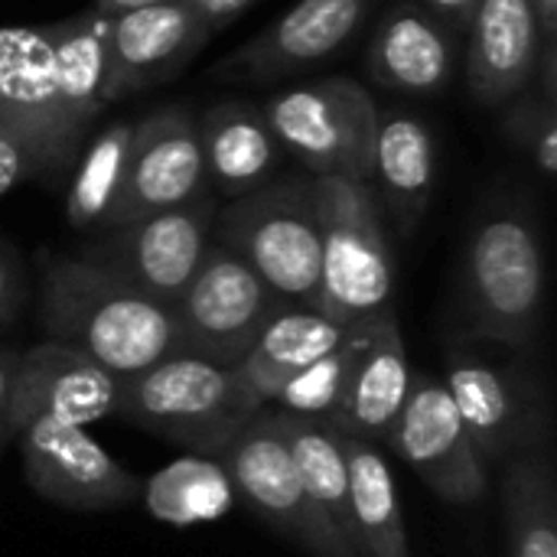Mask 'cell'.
I'll return each mask as SVG.
<instances>
[{"instance_id": "1", "label": "cell", "mask_w": 557, "mask_h": 557, "mask_svg": "<svg viewBox=\"0 0 557 557\" xmlns=\"http://www.w3.org/2000/svg\"><path fill=\"white\" fill-rule=\"evenodd\" d=\"M42 339L127 379L180 349L173 310L88 255H46L39 271Z\"/></svg>"}, {"instance_id": "2", "label": "cell", "mask_w": 557, "mask_h": 557, "mask_svg": "<svg viewBox=\"0 0 557 557\" xmlns=\"http://www.w3.org/2000/svg\"><path fill=\"white\" fill-rule=\"evenodd\" d=\"M467 339L532 352L545 330V242L532 202L490 196L470 222L460 264Z\"/></svg>"}, {"instance_id": "3", "label": "cell", "mask_w": 557, "mask_h": 557, "mask_svg": "<svg viewBox=\"0 0 557 557\" xmlns=\"http://www.w3.org/2000/svg\"><path fill=\"white\" fill-rule=\"evenodd\" d=\"M258 411L228 366L173 352L121 379L114 418L180 450L215 457Z\"/></svg>"}, {"instance_id": "4", "label": "cell", "mask_w": 557, "mask_h": 557, "mask_svg": "<svg viewBox=\"0 0 557 557\" xmlns=\"http://www.w3.org/2000/svg\"><path fill=\"white\" fill-rule=\"evenodd\" d=\"M320 215L317 310L343 326H366L395 313V261L382 206L369 183L313 176Z\"/></svg>"}, {"instance_id": "5", "label": "cell", "mask_w": 557, "mask_h": 557, "mask_svg": "<svg viewBox=\"0 0 557 557\" xmlns=\"http://www.w3.org/2000/svg\"><path fill=\"white\" fill-rule=\"evenodd\" d=\"M212 238L235 251L290 307L320 300V215L313 176H274L228 199L215 215Z\"/></svg>"}, {"instance_id": "6", "label": "cell", "mask_w": 557, "mask_h": 557, "mask_svg": "<svg viewBox=\"0 0 557 557\" xmlns=\"http://www.w3.org/2000/svg\"><path fill=\"white\" fill-rule=\"evenodd\" d=\"M486 346L476 339L450 343L444 349L441 382L486 467H503L525 450L552 447V421L535 372L519 359H496V346Z\"/></svg>"}, {"instance_id": "7", "label": "cell", "mask_w": 557, "mask_h": 557, "mask_svg": "<svg viewBox=\"0 0 557 557\" xmlns=\"http://www.w3.org/2000/svg\"><path fill=\"white\" fill-rule=\"evenodd\" d=\"M264 117L284 147L310 176H346L369 183L379 104L346 75L297 82L264 101Z\"/></svg>"}, {"instance_id": "8", "label": "cell", "mask_w": 557, "mask_h": 557, "mask_svg": "<svg viewBox=\"0 0 557 557\" xmlns=\"http://www.w3.org/2000/svg\"><path fill=\"white\" fill-rule=\"evenodd\" d=\"M281 307L287 304L235 251L212 238L202 264L173 304L176 352L235 369Z\"/></svg>"}, {"instance_id": "9", "label": "cell", "mask_w": 557, "mask_h": 557, "mask_svg": "<svg viewBox=\"0 0 557 557\" xmlns=\"http://www.w3.org/2000/svg\"><path fill=\"white\" fill-rule=\"evenodd\" d=\"M212 460L222 467L228 486L251 506V512L284 539L300 545L307 555L356 557L326 532V525L313 512L271 408H258Z\"/></svg>"}, {"instance_id": "10", "label": "cell", "mask_w": 557, "mask_h": 557, "mask_svg": "<svg viewBox=\"0 0 557 557\" xmlns=\"http://www.w3.org/2000/svg\"><path fill=\"white\" fill-rule=\"evenodd\" d=\"M382 444L447 506H480L490 493V467L434 372L414 369L411 392Z\"/></svg>"}, {"instance_id": "11", "label": "cell", "mask_w": 557, "mask_h": 557, "mask_svg": "<svg viewBox=\"0 0 557 557\" xmlns=\"http://www.w3.org/2000/svg\"><path fill=\"white\" fill-rule=\"evenodd\" d=\"M215 215L219 202L206 193L193 202L104 228V235L82 248V255L101 261L117 277L173 310L212 245Z\"/></svg>"}, {"instance_id": "12", "label": "cell", "mask_w": 557, "mask_h": 557, "mask_svg": "<svg viewBox=\"0 0 557 557\" xmlns=\"http://www.w3.org/2000/svg\"><path fill=\"white\" fill-rule=\"evenodd\" d=\"M26 486L72 512L127 509L144 496V483L114 460L88 428L65 421H26L16 437Z\"/></svg>"}, {"instance_id": "13", "label": "cell", "mask_w": 557, "mask_h": 557, "mask_svg": "<svg viewBox=\"0 0 557 557\" xmlns=\"http://www.w3.org/2000/svg\"><path fill=\"white\" fill-rule=\"evenodd\" d=\"M209 193L196 114L186 104H166L134 124L124 186L104 222L117 228L144 215L193 202Z\"/></svg>"}, {"instance_id": "14", "label": "cell", "mask_w": 557, "mask_h": 557, "mask_svg": "<svg viewBox=\"0 0 557 557\" xmlns=\"http://www.w3.org/2000/svg\"><path fill=\"white\" fill-rule=\"evenodd\" d=\"M0 131L29 150L39 180L62 176L78 157L59 121L42 26H0Z\"/></svg>"}, {"instance_id": "15", "label": "cell", "mask_w": 557, "mask_h": 557, "mask_svg": "<svg viewBox=\"0 0 557 557\" xmlns=\"http://www.w3.org/2000/svg\"><path fill=\"white\" fill-rule=\"evenodd\" d=\"M212 29L186 0H163L108 16L104 104L176 78L209 42Z\"/></svg>"}, {"instance_id": "16", "label": "cell", "mask_w": 557, "mask_h": 557, "mask_svg": "<svg viewBox=\"0 0 557 557\" xmlns=\"http://www.w3.org/2000/svg\"><path fill=\"white\" fill-rule=\"evenodd\" d=\"M375 0H300L271 26L228 52L215 75L242 82H274L304 75L333 59L369 20Z\"/></svg>"}, {"instance_id": "17", "label": "cell", "mask_w": 557, "mask_h": 557, "mask_svg": "<svg viewBox=\"0 0 557 557\" xmlns=\"http://www.w3.org/2000/svg\"><path fill=\"white\" fill-rule=\"evenodd\" d=\"M117 392V375L75 349L42 339L23 349L7 434L13 441L26 421H65L88 428L101 418H114Z\"/></svg>"}, {"instance_id": "18", "label": "cell", "mask_w": 557, "mask_h": 557, "mask_svg": "<svg viewBox=\"0 0 557 557\" xmlns=\"http://www.w3.org/2000/svg\"><path fill=\"white\" fill-rule=\"evenodd\" d=\"M463 52V33L418 0L392 3L366 46L369 75L398 95L428 98L450 85Z\"/></svg>"}, {"instance_id": "19", "label": "cell", "mask_w": 557, "mask_h": 557, "mask_svg": "<svg viewBox=\"0 0 557 557\" xmlns=\"http://www.w3.org/2000/svg\"><path fill=\"white\" fill-rule=\"evenodd\" d=\"M542 46L529 0H480L463 29L470 98L483 108L519 98L535 82Z\"/></svg>"}, {"instance_id": "20", "label": "cell", "mask_w": 557, "mask_h": 557, "mask_svg": "<svg viewBox=\"0 0 557 557\" xmlns=\"http://www.w3.org/2000/svg\"><path fill=\"white\" fill-rule=\"evenodd\" d=\"M411 379H414V366L408 359L398 317L395 313L379 317L362 333L339 408L330 424L346 437L382 447L388 428L395 424L411 392Z\"/></svg>"}, {"instance_id": "21", "label": "cell", "mask_w": 557, "mask_h": 557, "mask_svg": "<svg viewBox=\"0 0 557 557\" xmlns=\"http://www.w3.org/2000/svg\"><path fill=\"white\" fill-rule=\"evenodd\" d=\"M369 186L401 235H414L437 186V140L424 117L405 108L379 111Z\"/></svg>"}, {"instance_id": "22", "label": "cell", "mask_w": 557, "mask_h": 557, "mask_svg": "<svg viewBox=\"0 0 557 557\" xmlns=\"http://www.w3.org/2000/svg\"><path fill=\"white\" fill-rule=\"evenodd\" d=\"M196 127L202 144L206 183L222 199H238L271 183L287 157L264 111L238 98L209 104L196 117Z\"/></svg>"}, {"instance_id": "23", "label": "cell", "mask_w": 557, "mask_h": 557, "mask_svg": "<svg viewBox=\"0 0 557 557\" xmlns=\"http://www.w3.org/2000/svg\"><path fill=\"white\" fill-rule=\"evenodd\" d=\"M52 62V88L62 131L75 150L85 147L88 127L108 108L104 104V69H108V16L91 7L42 23Z\"/></svg>"}, {"instance_id": "24", "label": "cell", "mask_w": 557, "mask_h": 557, "mask_svg": "<svg viewBox=\"0 0 557 557\" xmlns=\"http://www.w3.org/2000/svg\"><path fill=\"white\" fill-rule=\"evenodd\" d=\"M352 326L336 323L317 307H281L261 330L251 352L235 366L245 392L258 408H268L277 392L310 369L317 359L333 352Z\"/></svg>"}, {"instance_id": "25", "label": "cell", "mask_w": 557, "mask_h": 557, "mask_svg": "<svg viewBox=\"0 0 557 557\" xmlns=\"http://www.w3.org/2000/svg\"><path fill=\"white\" fill-rule=\"evenodd\" d=\"M346 467L349 539L356 557H411L398 483L379 444L346 437Z\"/></svg>"}, {"instance_id": "26", "label": "cell", "mask_w": 557, "mask_h": 557, "mask_svg": "<svg viewBox=\"0 0 557 557\" xmlns=\"http://www.w3.org/2000/svg\"><path fill=\"white\" fill-rule=\"evenodd\" d=\"M274 421L290 447L300 486L326 525V532L352 552L349 539V467H346V437L330 421L294 418L274 411ZM356 555V552H352Z\"/></svg>"}, {"instance_id": "27", "label": "cell", "mask_w": 557, "mask_h": 557, "mask_svg": "<svg viewBox=\"0 0 557 557\" xmlns=\"http://www.w3.org/2000/svg\"><path fill=\"white\" fill-rule=\"evenodd\" d=\"M503 525L512 557H557V496L552 447L503 463Z\"/></svg>"}, {"instance_id": "28", "label": "cell", "mask_w": 557, "mask_h": 557, "mask_svg": "<svg viewBox=\"0 0 557 557\" xmlns=\"http://www.w3.org/2000/svg\"><path fill=\"white\" fill-rule=\"evenodd\" d=\"M134 121H114L101 127L72 163V180L65 189V222L75 232L104 228L127 173Z\"/></svg>"}, {"instance_id": "29", "label": "cell", "mask_w": 557, "mask_h": 557, "mask_svg": "<svg viewBox=\"0 0 557 557\" xmlns=\"http://www.w3.org/2000/svg\"><path fill=\"white\" fill-rule=\"evenodd\" d=\"M366 326H352L346 333V339L333 352H326L310 369H304L297 379H290L268 408L284 411V414H294V418L333 421V414L339 408V398H343V388H346V379H349V369H352V359L359 352V343H362Z\"/></svg>"}, {"instance_id": "30", "label": "cell", "mask_w": 557, "mask_h": 557, "mask_svg": "<svg viewBox=\"0 0 557 557\" xmlns=\"http://www.w3.org/2000/svg\"><path fill=\"white\" fill-rule=\"evenodd\" d=\"M228 490L232 486H228L222 467L212 470V467H199V463H183V467H173L157 476V483L150 490V503L160 519L189 522L193 512H196V519L222 512L228 503Z\"/></svg>"}, {"instance_id": "31", "label": "cell", "mask_w": 557, "mask_h": 557, "mask_svg": "<svg viewBox=\"0 0 557 557\" xmlns=\"http://www.w3.org/2000/svg\"><path fill=\"white\" fill-rule=\"evenodd\" d=\"M506 134L516 147H522L532 160V166L555 180L557 173V101L539 95H519L506 104Z\"/></svg>"}, {"instance_id": "32", "label": "cell", "mask_w": 557, "mask_h": 557, "mask_svg": "<svg viewBox=\"0 0 557 557\" xmlns=\"http://www.w3.org/2000/svg\"><path fill=\"white\" fill-rule=\"evenodd\" d=\"M26 300V271L13 245L0 238V330L10 326Z\"/></svg>"}, {"instance_id": "33", "label": "cell", "mask_w": 557, "mask_h": 557, "mask_svg": "<svg viewBox=\"0 0 557 557\" xmlns=\"http://www.w3.org/2000/svg\"><path fill=\"white\" fill-rule=\"evenodd\" d=\"M29 180H39L36 160L29 157V150L20 140H13L7 131H0V199Z\"/></svg>"}, {"instance_id": "34", "label": "cell", "mask_w": 557, "mask_h": 557, "mask_svg": "<svg viewBox=\"0 0 557 557\" xmlns=\"http://www.w3.org/2000/svg\"><path fill=\"white\" fill-rule=\"evenodd\" d=\"M20 359H23L20 346H0V447L10 444L7 424H10V408H13V395H16Z\"/></svg>"}, {"instance_id": "35", "label": "cell", "mask_w": 557, "mask_h": 557, "mask_svg": "<svg viewBox=\"0 0 557 557\" xmlns=\"http://www.w3.org/2000/svg\"><path fill=\"white\" fill-rule=\"evenodd\" d=\"M196 13H199V20L215 33V29H225L235 16H242L248 7H255L258 0H186Z\"/></svg>"}, {"instance_id": "36", "label": "cell", "mask_w": 557, "mask_h": 557, "mask_svg": "<svg viewBox=\"0 0 557 557\" xmlns=\"http://www.w3.org/2000/svg\"><path fill=\"white\" fill-rule=\"evenodd\" d=\"M418 3H424L431 13H437L441 20H447L457 33H463L480 0H418Z\"/></svg>"}, {"instance_id": "37", "label": "cell", "mask_w": 557, "mask_h": 557, "mask_svg": "<svg viewBox=\"0 0 557 557\" xmlns=\"http://www.w3.org/2000/svg\"><path fill=\"white\" fill-rule=\"evenodd\" d=\"M529 3H532L535 23H539L542 42L557 46V0H529Z\"/></svg>"}, {"instance_id": "38", "label": "cell", "mask_w": 557, "mask_h": 557, "mask_svg": "<svg viewBox=\"0 0 557 557\" xmlns=\"http://www.w3.org/2000/svg\"><path fill=\"white\" fill-rule=\"evenodd\" d=\"M147 3H163V0H95L91 10L101 13V16H114V13H124V10H134V7H147Z\"/></svg>"}]
</instances>
